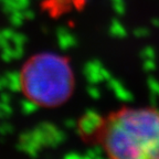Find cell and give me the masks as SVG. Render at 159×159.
<instances>
[{"label":"cell","instance_id":"cell-3","mask_svg":"<svg viewBox=\"0 0 159 159\" xmlns=\"http://www.w3.org/2000/svg\"><path fill=\"white\" fill-rule=\"evenodd\" d=\"M86 0H50V8L53 15H61L73 9H81Z\"/></svg>","mask_w":159,"mask_h":159},{"label":"cell","instance_id":"cell-1","mask_svg":"<svg viewBox=\"0 0 159 159\" xmlns=\"http://www.w3.org/2000/svg\"><path fill=\"white\" fill-rule=\"evenodd\" d=\"M95 139L109 159H159V111L124 107L97 124Z\"/></svg>","mask_w":159,"mask_h":159},{"label":"cell","instance_id":"cell-2","mask_svg":"<svg viewBox=\"0 0 159 159\" xmlns=\"http://www.w3.org/2000/svg\"><path fill=\"white\" fill-rule=\"evenodd\" d=\"M73 74L62 57L42 53L31 57L22 67L21 87L25 95L40 106L64 103L73 89Z\"/></svg>","mask_w":159,"mask_h":159}]
</instances>
